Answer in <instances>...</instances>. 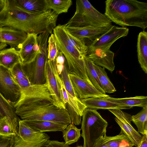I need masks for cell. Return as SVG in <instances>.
<instances>
[{
    "mask_svg": "<svg viewBox=\"0 0 147 147\" xmlns=\"http://www.w3.org/2000/svg\"><path fill=\"white\" fill-rule=\"evenodd\" d=\"M137 52L138 62L142 70L147 74V32L143 31L138 36Z\"/></svg>",
    "mask_w": 147,
    "mask_h": 147,
    "instance_id": "21",
    "label": "cell"
},
{
    "mask_svg": "<svg viewBox=\"0 0 147 147\" xmlns=\"http://www.w3.org/2000/svg\"><path fill=\"white\" fill-rule=\"evenodd\" d=\"M50 138L47 134L34 131L20 119L18 132L12 138L10 147H45Z\"/></svg>",
    "mask_w": 147,
    "mask_h": 147,
    "instance_id": "7",
    "label": "cell"
},
{
    "mask_svg": "<svg viewBox=\"0 0 147 147\" xmlns=\"http://www.w3.org/2000/svg\"><path fill=\"white\" fill-rule=\"evenodd\" d=\"M19 63L21 62L18 51L14 47L0 51V65L10 70Z\"/></svg>",
    "mask_w": 147,
    "mask_h": 147,
    "instance_id": "19",
    "label": "cell"
},
{
    "mask_svg": "<svg viewBox=\"0 0 147 147\" xmlns=\"http://www.w3.org/2000/svg\"><path fill=\"white\" fill-rule=\"evenodd\" d=\"M3 27L1 24H0V28H3Z\"/></svg>",
    "mask_w": 147,
    "mask_h": 147,
    "instance_id": "45",
    "label": "cell"
},
{
    "mask_svg": "<svg viewBox=\"0 0 147 147\" xmlns=\"http://www.w3.org/2000/svg\"><path fill=\"white\" fill-rule=\"evenodd\" d=\"M66 61L62 53L60 51L55 60L56 65L58 74L59 75L63 69Z\"/></svg>",
    "mask_w": 147,
    "mask_h": 147,
    "instance_id": "37",
    "label": "cell"
},
{
    "mask_svg": "<svg viewBox=\"0 0 147 147\" xmlns=\"http://www.w3.org/2000/svg\"><path fill=\"white\" fill-rule=\"evenodd\" d=\"M7 46V45L6 43L0 42V51L4 49Z\"/></svg>",
    "mask_w": 147,
    "mask_h": 147,
    "instance_id": "42",
    "label": "cell"
},
{
    "mask_svg": "<svg viewBox=\"0 0 147 147\" xmlns=\"http://www.w3.org/2000/svg\"><path fill=\"white\" fill-rule=\"evenodd\" d=\"M37 34H28L26 38L22 43L18 52L22 65L32 62L40 52V51L36 52L34 50V46L37 42Z\"/></svg>",
    "mask_w": 147,
    "mask_h": 147,
    "instance_id": "14",
    "label": "cell"
},
{
    "mask_svg": "<svg viewBox=\"0 0 147 147\" xmlns=\"http://www.w3.org/2000/svg\"><path fill=\"white\" fill-rule=\"evenodd\" d=\"M75 147H84L82 145H78Z\"/></svg>",
    "mask_w": 147,
    "mask_h": 147,
    "instance_id": "44",
    "label": "cell"
},
{
    "mask_svg": "<svg viewBox=\"0 0 147 147\" xmlns=\"http://www.w3.org/2000/svg\"><path fill=\"white\" fill-rule=\"evenodd\" d=\"M45 147H71L65 144V142L57 140H50Z\"/></svg>",
    "mask_w": 147,
    "mask_h": 147,
    "instance_id": "38",
    "label": "cell"
},
{
    "mask_svg": "<svg viewBox=\"0 0 147 147\" xmlns=\"http://www.w3.org/2000/svg\"><path fill=\"white\" fill-rule=\"evenodd\" d=\"M22 121L35 131L43 132L62 131L67 125L58 123L42 120H26Z\"/></svg>",
    "mask_w": 147,
    "mask_h": 147,
    "instance_id": "18",
    "label": "cell"
},
{
    "mask_svg": "<svg viewBox=\"0 0 147 147\" xmlns=\"http://www.w3.org/2000/svg\"><path fill=\"white\" fill-rule=\"evenodd\" d=\"M109 101L121 105L132 108L138 107H147V97L143 96L124 98H115L109 96L105 98Z\"/></svg>",
    "mask_w": 147,
    "mask_h": 147,
    "instance_id": "24",
    "label": "cell"
},
{
    "mask_svg": "<svg viewBox=\"0 0 147 147\" xmlns=\"http://www.w3.org/2000/svg\"><path fill=\"white\" fill-rule=\"evenodd\" d=\"M112 22L104 14L96 9L88 0H77L74 14L65 25L74 27L91 26L110 28Z\"/></svg>",
    "mask_w": 147,
    "mask_h": 147,
    "instance_id": "3",
    "label": "cell"
},
{
    "mask_svg": "<svg viewBox=\"0 0 147 147\" xmlns=\"http://www.w3.org/2000/svg\"><path fill=\"white\" fill-rule=\"evenodd\" d=\"M129 29L126 27L112 26L106 32L96 38L88 46V49H94L110 44L113 45L117 40L127 36Z\"/></svg>",
    "mask_w": 147,
    "mask_h": 147,
    "instance_id": "13",
    "label": "cell"
},
{
    "mask_svg": "<svg viewBox=\"0 0 147 147\" xmlns=\"http://www.w3.org/2000/svg\"><path fill=\"white\" fill-rule=\"evenodd\" d=\"M55 60L46 62L45 78L47 86L52 97L53 104L61 109H66L65 104L61 92Z\"/></svg>",
    "mask_w": 147,
    "mask_h": 147,
    "instance_id": "8",
    "label": "cell"
},
{
    "mask_svg": "<svg viewBox=\"0 0 147 147\" xmlns=\"http://www.w3.org/2000/svg\"><path fill=\"white\" fill-rule=\"evenodd\" d=\"M5 116L18 131L20 119L16 114L14 105L7 100L0 92V117Z\"/></svg>",
    "mask_w": 147,
    "mask_h": 147,
    "instance_id": "20",
    "label": "cell"
},
{
    "mask_svg": "<svg viewBox=\"0 0 147 147\" xmlns=\"http://www.w3.org/2000/svg\"><path fill=\"white\" fill-rule=\"evenodd\" d=\"M63 31L64 36L68 43L81 53L86 55L88 46L84 39H79L71 34L66 29L64 24Z\"/></svg>",
    "mask_w": 147,
    "mask_h": 147,
    "instance_id": "32",
    "label": "cell"
},
{
    "mask_svg": "<svg viewBox=\"0 0 147 147\" xmlns=\"http://www.w3.org/2000/svg\"><path fill=\"white\" fill-rule=\"evenodd\" d=\"M18 131L6 116L0 117V136L12 138Z\"/></svg>",
    "mask_w": 147,
    "mask_h": 147,
    "instance_id": "33",
    "label": "cell"
},
{
    "mask_svg": "<svg viewBox=\"0 0 147 147\" xmlns=\"http://www.w3.org/2000/svg\"><path fill=\"white\" fill-rule=\"evenodd\" d=\"M27 36L26 33L10 27L5 26L0 28V42L8 44L18 51Z\"/></svg>",
    "mask_w": 147,
    "mask_h": 147,
    "instance_id": "15",
    "label": "cell"
},
{
    "mask_svg": "<svg viewBox=\"0 0 147 147\" xmlns=\"http://www.w3.org/2000/svg\"><path fill=\"white\" fill-rule=\"evenodd\" d=\"M105 143L109 147H132L134 146L128 137L122 131L113 136L104 137Z\"/></svg>",
    "mask_w": 147,
    "mask_h": 147,
    "instance_id": "27",
    "label": "cell"
},
{
    "mask_svg": "<svg viewBox=\"0 0 147 147\" xmlns=\"http://www.w3.org/2000/svg\"><path fill=\"white\" fill-rule=\"evenodd\" d=\"M93 147H109L105 143L104 137L97 140Z\"/></svg>",
    "mask_w": 147,
    "mask_h": 147,
    "instance_id": "40",
    "label": "cell"
},
{
    "mask_svg": "<svg viewBox=\"0 0 147 147\" xmlns=\"http://www.w3.org/2000/svg\"><path fill=\"white\" fill-rule=\"evenodd\" d=\"M49 34L41 33L38 36L37 42L40 52L31 63L22 65L23 69L31 85H40L46 83L45 69L47 59L48 40Z\"/></svg>",
    "mask_w": 147,
    "mask_h": 147,
    "instance_id": "6",
    "label": "cell"
},
{
    "mask_svg": "<svg viewBox=\"0 0 147 147\" xmlns=\"http://www.w3.org/2000/svg\"><path fill=\"white\" fill-rule=\"evenodd\" d=\"M66 109L70 117L71 123L75 125H78L81 123L82 116L78 115L73 108L68 103L65 104Z\"/></svg>",
    "mask_w": 147,
    "mask_h": 147,
    "instance_id": "36",
    "label": "cell"
},
{
    "mask_svg": "<svg viewBox=\"0 0 147 147\" xmlns=\"http://www.w3.org/2000/svg\"><path fill=\"white\" fill-rule=\"evenodd\" d=\"M94 66L100 83L105 93H111L116 92V90L108 76L105 68L94 64Z\"/></svg>",
    "mask_w": 147,
    "mask_h": 147,
    "instance_id": "29",
    "label": "cell"
},
{
    "mask_svg": "<svg viewBox=\"0 0 147 147\" xmlns=\"http://www.w3.org/2000/svg\"><path fill=\"white\" fill-rule=\"evenodd\" d=\"M19 7L30 13H40L47 10L45 0H13Z\"/></svg>",
    "mask_w": 147,
    "mask_h": 147,
    "instance_id": "22",
    "label": "cell"
},
{
    "mask_svg": "<svg viewBox=\"0 0 147 147\" xmlns=\"http://www.w3.org/2000/svg\"><path fill=\"white\" fill-rule=\"evenodd\" d=\"M81 136L84 147H93L96 141L106 135L107 122L96 110L86 108L82 116Z\"/></svg>",
    "mask_w": 147,
    "mask_h": 147,
    "instance_id": "5",
    "label": "cell"
},
{
    "mask_svg": "<svg viewBox=\"0 0 147 147\" xmlns=\"http://www.w3.org/2000/svg\"><path fill=\"white\" fill-rule=\"evenodd\" d=\"M14 107L16 114L22 120L48 121L67 125L71 123L66 109H60L53 104L46 83L31 85L22 90Z\"/></svg>",
    "mask_w": 147,
    "mask_h": 147,
    "instance_id": "1",
    "label": "cell"
},
{
    "mask_svg": "<svg viewBox=\"0 0 147 147\" xmlns=\"http://www.w3.org/2000/svg\"><path fill=\"white\" fill-rule=\"evenodd\" d=\"M47 10L51 9L58 15L67 12L72 4L71 0H45Z\"/></svg>",
    "mask_w": 147,
    "mask_h": 147,
    "instance_id": "28",
    "label": "cell"
},
{
    "mask_svg": "<svg viewBox=\"0 0 147 147\" xmlns=\"http://www.w3.org/2000/svg\"><path fill=\"white\" fill-rule=\"evenodd\" d=\"M131 121L136 125L138 133L142 135L147 134V107L131 116Z\"/></svg>",
    "mask_w": 147,
    "mask_h": 147,
    "instance_id": "31",
    "label": "cell"
},
{
    "mask_svg": "<svg viewBox=\"0 0 147 147\" xmlns=\"http://www.w3.org/2000/svg\"><path fill=\"white\" fill-rule=\"evenodd\" d=\"M68 74V71L65 63L63 69L60 75V78L66 91L74 97L78 98Z\"/></svg>",
    "mask_w": 147,
    "mask_h": 147,
    "instance_id": "35",
    "label": "cell"
},
{
    "mask_svg": "<svg viewBox=\"0 0 147 147\" xmlns=\"http://www.w3.org/2000/svg\"><path fill=\"white\" fill-rule=\"evenodd\" d=\"M5 3V0H0V11L3 9Z\"/></svg>",
    "mask_w": 147,
    "mask_h": 147,
    "instance_id": "43",
    "label": "cell"
},
{
    "mask_svg": "<svg viewBox=\"0 0 147 147\" xmlns=\"http://www.w3.org/2000/svg\"><path fill=\"white\" fill-rule=\"evenodd\" d=\"M69 76L77 97L82 100L90 98H106L110 96L97 90L92 84L75 75L69 74Z\"/></svg>",
    "mask_w": 147,
    "mask_h": 147,
    "instance_id": "12",
    "label": "cell"
},
{
    "mask_svg": "<svg viewBox=\"0 0 147 147\" xmlns=\"http://www.w3.org/2000/svg\"><path fill=\"white\" fill-rule=\"evenodd\" d=\"M138 147H147V134L142 136V140Z\"/></svg>",
    "mask_w": 147,
    "mask_h": 147,
    "instance_id": "41",
    "label": "cell"
},
{
    "mask_svg": "<svg viewBox=\"0 0 147 147\" xmlns=\"http://www.w3.org/2000/svg\"><path fill=\"white\" fill-rule=\"evenodd\" d=\"M85 67L88 77L92 85L99 91L106 94L104 90L93 63L86 56L84 57Z\"/></svg>",
    "mask_w": 147,
    "mask_h": 147,
    "instance_id": "26",
    "label": "cell"
},
{
    "mask_svg": "<svg viewBox=\"0 0 147 147\" xmlns=\"http://www.w3.org/2000/svg\"><path fill=\"white\" fill-rule=\"evenodd\" d=\"M12 138L0 136V147H10Z\"/></svg>",
    "mask_w": 147,
    "mask_h": 147,
    "instance_id": "39",
    "label": "cell"
},
{
    "mask_svg": "<svg viewBox=\"0 0 147 147\" xmlns=\"http://www.w3.org/2000/svg\"><path fill=\"white\" fill-rule=\"evenodd\" d=\"M112 45L87 49L86 56L95 65L106 68L112 72L114 70V53L110 50Z\"/></svg>",
    "mask_w": 147,
    "mask_h": 147,
    "instance_id": "10",
    "label": "cell"
},
{
    "mask_svg": "<svg viewBox=\"0 0 147 147\" xmlns=\"http://www.w3.org/2000/svg\"><path fill=\"white\" fill-rule=\"evenodd\" d=\"M109 110L115 116V120L121 127V131L128 137L134 146L138 147L142 136L131 125V115L120 109Z\"/></svg>",
    "mask_w": 147,
    "mask_h": 147,
    "instance_id": "11",
    "label": "cell"
},
{
    "mask_svg": "<svg viewBox=\"0 0 147 147\" xmlns=\"http://www.w3.org/2000/svg\"><path fill=\"white\" fill-rule=\"evenodd\" d=\"M58 80L61 92L65 102L70 105L77 113L82 117L86 107L79 98L74 97L66 91L60 76H59Z\"/></svg>",
    "mask_w": 147,
    "mask_h": 147,
    "instance_id": "23",
    "label": "cell"
},
{
    "mask_svg": "<svg viewBox=\"0 0 147 147\" xmlns=\"http://www.w3.org/2000/svg\"><path fill=\"white\" fill-rule=\"evenodd\" d=\"M65 25L66 30L76 37L80 39L87 38L92 41L110 28H98L90 26L78 27Z\"/></svg>",
    "mask_w": 147,
    "mask_h": 147,
    "instance_id": "16",
    "label": "cell"
},
{
    "mask_svg": "<svg viewBox=\"0 0 147 147\" xmlns=\"http://www.w3.org/2000/svg\"><path fill=\"white\" fill-rule=\"evenodd\" d=\"M64 25L59 24L53 30L59 46L60 51L63 54L68 66V72L69 74L78 76L91 83L87 76L83 54L67 41L64 36L63 28Z\"/></svg>",
    "mask_w": 147,
    "mask_h": 147,
    "instance_id": "4",
    "label": "cell"
},
{
    "mask_svg": "<svg viewBox=\"0 0 147 147\" xmlns=\"http://www.w3.org/2000/svg\"><path fill=\"white\" fill-rule=\"evenodd\" d=\"M81 129H78L71 123L62 131L63 137L65 144L70 145L77 142L80 138Z\"/></svg>",
    "mask_w": 147,
    "mask_h": 147,
    "instance_id": "30",
    "label": "cell"
},
{
    "mask_svg": "<svg viewBox=\"0 0 147 147\" xmlns=\"http://www.w3.org/2000/svg\"><path fill=\"white\" fill-rule=\"evenodd\" d=\"M60 51L55 37L53 34L49 37L47 45V59L50 61H55Z\"/></svg>",
    "mask_w": 147,
    "mask_h": 147,
    "instance_id": "34",
    "label": "cell"
},
{
    "mask_svg": "<svg viewBox=\"0 0 147 147\" xmlns=\"http://www.w3.org/2000/svg\"><path fill=\"white\" fill-rule=\"evenodd\" d=\"M9 71L13 79L21 90L31 85L28 77L24 72L21 63L17 64Z\"/></svg>",
    "mask_w": 147,
    "mask_h": 147,
    "instance_id": "25",
    "label": "cell"
},
{
    "mask_svg": "<svg viewBox=\"0 0 147 147\" xmlns=\"http://www.w3.org/2000/svg\"><path fill=\"white\" fill-rule=\"evenodd\" d=\"M21 89L13 79L9 70L0 65V92L14 105L19 99Z\"/></svg>",
    "mask_w": 147,
    "mask_h": 147,
    "instance_id": "9",
    "label": "cell"
},
{
    "mask_svg": "<svg viewBox=\"0 0 147 147\" xmlns=\"http://www.w3.org/2000/svg\"><path fill=\"white\" fill-rule=\"evenodd\" d=\"M82 102L87 108L97 109H129L131 107L124 106L117 103L112 102L105 98H90L81 100Z\"/></svg>",
    "mask_w": 147,
    "mask_h": 147,
    "instance_id": "17",
    "label": "cell"
},
{
    "mask_svg": "<svg viewBox=\"0 0 147 147\" xmlns=\"http://www.w3.org/2000/svg\"><path fill=\"white\" fill-rule=\"evenodd\" d=\"M104 14L122 27L147 28V3L136 0H107Z\"/></svg>",
    "mask_w": 147,
    "mask_h": 147,
    "instance_id": "2",
    "label": "cell"
}]
</instances>
